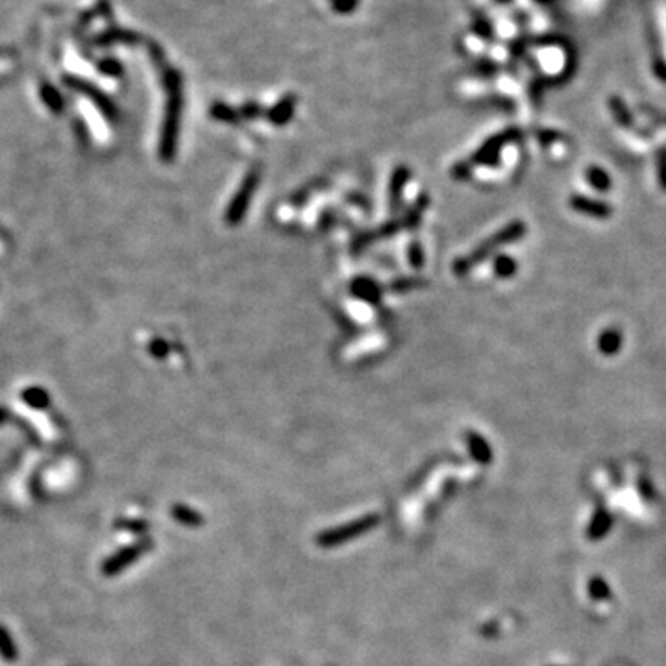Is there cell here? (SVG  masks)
Here are the masks:
<instances>
[{"label": "cell", "instance_id": "obj_7", "mask_svg": "<svg viewBox=\"0 0 666 666\" xmlns=\"http://www.w3.org/2000/svg\"><path fill=\"white\" fill-rule=\"evenodd\" d=\"M572 206L574 209H578V211L581 213H587V215H594V217H605V215H609V206L599 204V202L589 200V198H585V197H574Z\"/></svg>", "mask_w": 666, "mask_h": 666}, {"label": "cell", "instance_id": "obj_9", "mask_svg": "<svg viewBox=\"0 0 666 666\" xmlns=\"http://www.w3.org/2000/svg\"><path fill=\"white\" fill-rule=\"evenodd\" d=\"M0 655L4 657L6 661H15L17 659V646L11 641L10 633L0 625Z\"/></svg>", "mask_w": 666, "mask_h": 666}, {"label": "cell", "instance_id": "obj_16", "mask_svg": "<svg viewBox=\"0 0 666 666\" xmlns=\"http://www.w3.org/2000/svg\"><path fill=\"white\" fill-rule=\"evenodd\" d=\"M100 71H104V73L109 74V76H117V74L120 73V65L115 62L113 57H108V60H104V62L100 63Z\"/></svg>", "mask_w": 666, "mask_h": 666}, {"label": "cell", "instance_id": "obj_3", "mask_svg": "<svg viewBox=\"0 0 666 666\" xmlns=\"http://www.w3.org/2000/svg\"><path fill=\"white\" fill-rule=\"evenodd\" d=\"M150 546H152V541H150V539H143V541H139V543L130 544V546L123 548V550H119V552L113 553L111 557H108L106 561H104L102 574L104 576H108V578H111V576H115V574L123 572V570H126L130 564H134L137 559L143 557V555H145V553L150 550Z\"/></svg>", "mask_w": 666, "mask_h": 666}, {"label": "cell", "instance_id": "obj_4", "mask_svg": "<svg viewBox=\"0 0 666 666\" xmlns=\"http://www.w3.org/2000/svg\"><path fill=\"white\" fill-rule=\"evenodd\" d=\"M522 232H524V226H522L520 222H515V224H511L509 228H506L504 232H500L498 235H494L491 241H487V243L481 244V247L478 248L474 254H472V258L466 259V261H463V263H461L463 267H461V269H457V272H465V270H469L472 265L478 263V261H481V259H485L487 256L491 254L492 248H496L498 244L511 243V241H515V239L520 237Z\"/></svg>", "mask_w": 666, "mask_h": 666}, {"label": "cell", "instance_id": "obj_13", "mask_svg": "<svg viewBox=\"0 0 666 666\" xmlns=\"http://www.w3.org/2000/svg\"><path fill=\"white\" fill-rule=\"evenodd\" d=\"M111 39H115V41H117V39H119V41H132V39H135V36H134V34H130V32H124V30L111 32V34H104V36H100L99 39H97V43H102V45H106V43H109Z\"/></svg>", "mask_w": 666, "mask_h": 666}, {"label": "cell", "instance_id": "obj_17", "mask_svg": "<svg viewBox=\"0 0 666 666\" xmlns=\"http://www.w3.org/2000/svg\"><path fill=\"white\" fill-rule=\"evenodd\" d=\"M469 440H470V448H472V452H474L481 461H487V455L489 454H487V448L483 446V440H480L478 437H470Z\"/></svg>", "mask_w": 666, "mask_h": 666}, {"label": "cell", "instance_id": "obj_12", "mask_svg": "<svg viewBox=\"0 0 666 666\" xmlns=\"http://www.w3.org/2000/svg\"><path fill=\"white\" fill-rule=\"evenodd\" d=\"M405 180H408V172H405V169H400V171H396V174H394V178H393V186H391V202H393V206L394 204H396V198H398V195H400V193H402V187H403V183H405Z\"/></svg>", "mask_w": 666, "mask_h": 666}, {"label": "cell", "instance_id": "obj_15", "mask_svg": "<svg viewBox=\"0 0 666 666\" xmlns=\"http://www.w3.org/2000/svg\"><path fill=\"white\" fill-rule=\"evenodd\" d=\"M496 272L500 276H509V274L515 272V263L509 258H500L496 261Z\"/></svg>", "mask_w": 666, "mask_h": 666}, {"label": "cell", "instance_id": "obj_1", "mask_svg": "<svg viewBox=\"0 0 666 666\" xmlns=\"http://www.w3.org/2000/svg\"><path fill=\"white\" fill-rule=\"evenodd\" d=\"M181 78L178 73H171L167 76V109L165 124H163V139H161V155L171 158L174 150V141L178 128H180L181 115Z\"/></svg>", "mask_w": 666, "mask_h": 666}, {"label": "cell", "instance_id": "obj_8", "mask_svg": "<svg viewBox=\"0 0 666 666\" xmlns=\"http://www.w3.org/2000/svg\"><path fill=\"white\" fill-rule=\"evenodd\" d=\"M293 111H295V100L285 99L282 100L276 108L270 109V119H272L276 124H284L291 119Z\"/></svg>", "mask_w": 666, "mask_h": 666}, {"label": "cell", "instance_id": "obj_5", "mask_svg": "<svg viewBox=\"0 0 666 666\" xmlns=\"http://www.w3.org/2000/svg\"><path fill=\"white\" fill-rule=\"evenodd\" d=\"M258 183H259V174L256 171L250 172V174L244 178L243 186H241L239 193L235 195L232 204H230V209H228V222H230V224H237V222L243 218V215L247 213V207L248 204H250V200H252L254 191H256Z\"/></svg>", "mask_w": 666, "mask_h": 666}, {"label": "cell", "instance_id": "obj_10", "mask_svg": "<svg viewBox=\"0 0 666 666\" xmlns=\"http://www.w3.org/2000/svg\"><path fill=\"white\" fill-rule=\"evenodd\" d=\"M618 346H620V337L616 335L615 331H611V330L605 331L604 335L599 337V348H602L604 352H607V354L615 352Z\"/></svg>", "mask_w": 666, "mask_h": 666}, {"label": "cell", "instance_id": "obj_14", "mask_svg": "<svg viewBox=\"0 0 666 666\" xmlns=\"http://www.w3.org/2000/svg\"><path fill=\"white\" fill-rule=\"evenodd\" d=\"M357 2L359 0H331V6L337 13H350L357 6Z\"/></svg>", "mask_w": 666, "mask_h": 666}, {"label": "cell", "instance_id": "obj_11", "mask_svg": "<svg viewBox=\"0 0 666 666\" xmlns=\"http://www.w3.org/2000/svg\"><path fill=\"white\" fill-rule=\"evenodd\" d=\"M587 176H589V181L592 183L594 187H598V189H605V187H609V176L605 174L602 169H598V167H592Z\"/></svg>", "mask_w": 666, "mask_h": 666}, {"label": "cell", "instance_id": "obj_2", "mask_svg": "<svg viewBox=\"0 0 666 666\" xmlns=\"http://www.w3.org/2000/svg\"><path fill=\"white\" fill-rule=\"evenodd\" d=\"M380 520H382V518H380L377 513H370V515L356 518V520L348 522V524H342V526H335L331 527V529L321 532L317 535L315 541L321 548H335L339 546V544H345L348 543V541H354V539L368 533L380 524Z\"/></svg>", "mask_w": 666, "mask_h": 666}, {"label": "cell", "instance_id": "obj_6", "mask_svg": "<svg viewBox=\"0 0 666 666\" xmlns=\"http://www.w3.org/2000/svg\"><path fill=\"white\" fill-rule=\"evenodd\" d=\"M171 515L178 524L187 526V527H200L202 524L206 522L204 520V515H202L200 511H197V509H193V507L189 506H183V504H176V506H172Z\"/></svg>", "mask_w": 666, "mask_h": 666}]
</instances>
